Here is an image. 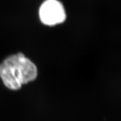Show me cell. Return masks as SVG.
<instances>
[{
  "mask_svg": "<svg viewBox=\"0 0 121 121\" xmlns=\"http://www.w3.org/2000/svg\"><path fill=\"white\" fill-rule=\"evenodd\" d=\"M36 65L22 53L7 57L0 64V78L7 89L17 90L37 78Z\"/></svg>",
  "mask_w": 121,
  "mask_h": 121,
  "instance_id": "6da1fadb",
  "label": "cell"
},
{
  "mask_svg": "<svg viewBox=\"0 0 121 121\" xmlns=\"http://www.w3.org/2000/svg\"><path fill=\"white\" fill-rule=\"evenodd\" d=\"M39 17L44 25L56 26L65 22L66 10L59 0H45L39 7Z\"/></svg>",
  "mask_w": 121,
  "mask_h": 121,
  "instance_id": "7a4b0ae2",
  "label": "cell"
}]
</instances>
